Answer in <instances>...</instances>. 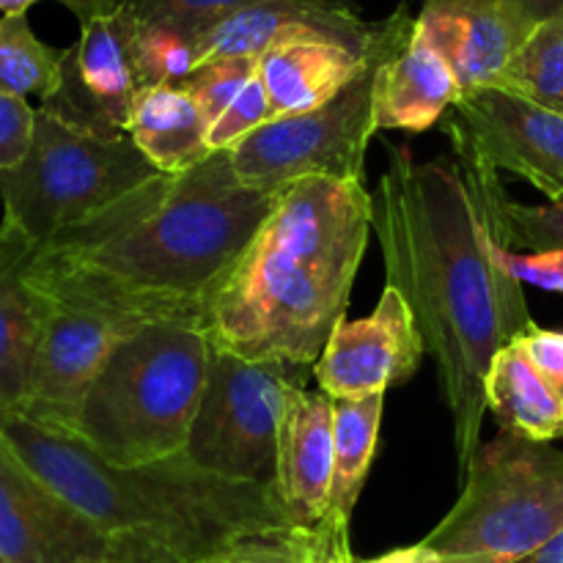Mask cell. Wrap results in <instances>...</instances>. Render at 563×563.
<instances>
[{"label": "cell", "mask_w": 563, "mask_h": 563, "mask_svg": "<svg viewBox=\"0 0 563 563\" xmlns=\"http://www.w3.org/2000/svg\"><path fill=\"white\" fill-rule=\"evenodd\" d=\"M385 148L388 168L372 190V229L388 284L405 295L438 366L465 476L482 445L493 357L537 322L522 284L500 264V242L460 163H418L407 146Z\"/></svg>", "instance_id": "1"}, {"label": "cell", "mask_w": 563, "mask_h": 563, "mask_svg": "<svg viewBox=\"0 0 563 563\" xmlns=\"http://www.w3.org/2000/svg\"><path fill=\"white\" fill-rule=\"evenodd\" d=\"M275 203L278 196L242 185L231 152H212L42 242L27 284L38 300L91 308L130 328L203 330L214 291Z\"/></svg>", "instance_id": "2"}, {"label": "cell", "mask_w": 563, "mask_h": 563, "mask_svg": "<svg viewBox=\"0 0 563 563\" xmlns=\"http://www.w3.org/2000/svg\"><path fill=\"white\" fill-rule=\"evenodd\" d=\"M368 234L363 181L313 176L286 187L209 302V344L245 361L313 366L346 319Z\"/></svg>", "instance_id": "3"}, {"label": "cell", "mask_w": 563, "mask_h": 563, "mask_svg": "<svg viewBox=\"0 0 563 563\" xmlns=\"http://www.w3.org/2000/svg\"><path fill=\"white\" fill-rule=\"evenodd\" d=\"M0 440L108 542L141 539L179 563H207L247 533L291 528L273 484L214 476L181 454L110 465L75 434L20 412L0 416Z\"/></svg>", "instance_id": "4"}, {"label": "cell", "mask_w": 563, "mask_h": 563, "mask_svg": "<svg viewBox=\"0 0 563 563\" xmlns=\"http://www.w3.org/2000/svg\"><path fill=\"white\" fill-rule=\"evenodd\" d=\"M207 333L176 322L135 330L97 374L64 432L110 465L137 467L185 451L209 366Z\"/></svg>", "instance_id": "5"}, {"label": "cell", "mask_w": 563, "mask_h": 563, "mask_svg": "<svg viewBox=\"0 0 563 563\" xmlns=\"http://www.w3.org/2000/svg\"><path fill=\"white\" fill-rule=\"evenodd\" d=\"M563 531V451L500 432L478 445L454 509L421 539L440 563H517Z\"/></svg>", "instance_id": "6"}, {"label": "cell", "mask_w": 563, "mask_h": 563, "mask_svg": "<svg viewBox=\"0 0 563 563\" xmlns=\"http://www.w3.org/2000/svg\"><path fill=\"white\" fill-rule=\"evenodd\" d=\"M416 33L407 9L377 20L366 69L322 108L284 115L258 126L229 148L236 176L245 187L280 196L302 179L363 181L366 152L377 132V86L383 66Z\"/></svg>", "instance_id": "7"}, {"label": "cell", "mask_w": 563, "mask_h": 563, "mask_svg": "<svg viewBox=\"0 0 563 563\" xmlns=\"http://www.w3.org/2000/svg\"><path fill=\"white\" fill-rule=\"evenodd\" d=\"M157 176L159 170L130 135H93L36 108L25 159L0 170L3 218L42 245L60 231L88 223Z\"/></svg>", "instance_id": "8"}, {"label": "cell", "mask_w": 563, "mask_h": 563, "mask_svg": "<svg viewBox=\"0 0 563 563\" xmlns=\"http://www.w3.org/2000/svg\"><path fill=\"white\" fill-rule=\"evenodd\" d=\"M313 366L289 361H245L209 350L207 385L181 456L234 478L273 484L278 423L289 390L308 388Z\"/></svg>", "instance_id": "9"}, {"label": "cell", "mask_w": 563, "mask_h": 563, "mask_svg": "<svg viewBox=\"0 0 563 563\" xmlns=\"http://www.w3.org/2000/svg\"><path fill=\"white\" fill-rule=\"evenodd\" d=\"M456 157L531 181L563 201V113L500 88L465 91L443 119Z\"/></svg>", "instance_id": "10"}, {"label": "cell", "mask_w": 563, "mask_h": 563, "mask_svg": "<svg viewBox=\"0 0 563 563\" xmlns=\"http://www.w3.org/2000/svg\"><path fill=\"white\" fill-rule=\"evenodd\" d=\"M135 33L137 16L124 5L80 25V38L66 47L58 88L38 108L93 135H126L141 91L132 64Z\"/></svg>", "instance_id": "11"}, {"label": "cell", "mask_w": 563, "mask_h": 563, "mask_svg": "<svg viewBox=\"0 0 563 563\" xmlns=\"http://www.w3.org/2000/svg\"><path fill=\"white\" fill-rule=\"evenodd\" d=\"M135 330L141 328L91 308L42 300V330L20 416L53 429L69 427L108 357Z\"/></svg>", "instance_id": "12"}, {"label": "cell", "mask_w": 563, "mask_h": 563, "mask_svg": "<svg viewBox=\"0 0 563 563\" xmlns=\"http://www.w3.org/2000/svg\"><path fill=\"white\" fill-rule=\"evenodd\" d=\"M427 344L405 295L385 284L372 317L341 319L313 379L330 399H366L410 383L421 368Z\"/></svg>", "instance_id": "13"}, {"label": "cell", "mask_w": 563, "mask_h": 563, "mask_svg": "<svg viewBox=\"0 0 563 563\" xmlns=\"http://www.w3.org/2000/svg\"><path fill=\"white\" fill-rule=\"evenodd\" d=\"M539 22L520 0H423L416 31L443 55L465 93L493 88Z\"/></svg>", "instance_id": "14"}, {"label": "cell", "mask_w": 563, "mask_h": 563, "mask_svg": "<svg viewBox=\"0 0 563 563\" xmlns=\"http://www.w3.org/2000/svg\"><path fill=\"white\" fill-rule=\"evenodd\" d=\"M110 555V542L49 493L0 440V561L75 563Z\"/></svg>", "instance_id": "15"}, {"label": "cell", "mask_w": 563, "mask_h": 563, "mask_svg": "<svg viewBox=\"0 0 563 563\" xmlns=\"http://www.w3.org/2000/svg\"><path fill=\"white\" fill-rule=\"evenodd\" d=\"M374 33L366 42H352L317 25H297L286 31L258 58V71L267 86L275 119L308 113L344 91L372 58Z\"/></svg>", "instance_id": "16"}, {"label": "cell", "mask_w": 563, "mask_h": 563, "mask_svg": "<svg viewBox=\"0 0 563 563\" xmlns=\"http://www.w3.org/2000/svg\"><path fill=\"white\" fill-rule=\"evenodd\" d=\"M333 484V399L324 390H289L275 443L273 489L291 526L313 528L328 515Z\"/></svg>", "instance_id": "17"}, {"label": "cell", "mask_w": 563, "mask_h": 563, "mask_svg": "<svg viewBox=\"0 0 563 563\" xmlns=\"http://www.w3.org/2000/svg\"><path fill=\"white\" fill-rule=\"evenodd\" d=\"M36 242L9 218L0 220V416L25 405L33 352L42 330V300L27 284Z\"/></svg>", "instance_id": "18"}, {"label": "cell", "mask_w": 563, "mask_h": 563, "mask_svg": "<svg viewBox=\"0 0 563 563\" xmlns=\"http://www.w3.org/2000/svg\"><path fill=\"white\" fill-rule=\"evenodd\" d=\"M297 25H317L352 42H366L374 22L363 20L361 11L324 9L300 0H269L234 11L192 36V64L198 69L218 58H262L286 31Z\"/></svg>", "instance_id": "19"}, {"label": "cell", "mask_w": 563, "mask_h": 563, "mask_svg": "<svg viewBox=\"0 0 563 563\" xmlns=\"http://www.w3.org/2000/svg\"><path fill=\"white\" fill-rule=\"evenodd\" d=\"M460 97L462 88L451 66L416 31L379 71L377 130L421 135L440 124Z\"/></svg>", "instance_id": "20"}, {"label": "cell", "mask_w": 563, "mask_h": 563, "mask_svg": "<svg viewBox=\"0 0 563 563\" xmlns=\"http://www.w3.org/2000/svg\"><path fill=\"white\" fill-rule=\"evenodd\" d=\"M126 135L159 174H181L209 157V121L179 86L137 91Z\"/></svg>", "instance_id": "21"}, {"label": "cell", "mask_w": 563, "mask_h": 563, "mask_svg": "<svg viewBox=\"0 0 563 563\" xmlns=\"http://www.w3.org/2000/svg\"><path fill=\"white\" fill-rule=\"evenodd\" d=\"M484 399L500 432L520 434L533 443H555L563 438V399L517 344L504 346L493 357L484 379Z\"/></svg>", "instance_id": "22"}, {"label": "cell", "mask_w": 563, "mask_h": 563, "mask_svg": "<svg viewBox=\"0 0 563 563\" xmlns=\"http://www.w3.org/2000/svg\"><path fill=\"white\" fill-rule=\"evenodd\" d=\"M385 394L366 399H333V484L328 511L344 520L355 515L366 487L368 467L377 454Z\"/></svg>", "instance_id": "23"}, {"label": "cell", "mask_w": 563, "mask_h": 563, "mask_svg": "<svg viewBox=\"0 0 563 563\" xmlns=\"http://www.w3.org/2000/svg\"><path fill=\"white\" fill-rule=\"evenodd\" d=\"M460 168L465 170L467 181L476 190L495 240L509 251L520 253H544L563 247V201L548 203H517L506 196L500 176L476 159L456 157Z\"/></svg>", "instance_id": "24"}, {"label": "cell", "mask_w": 563, "mask_h": 563, "mask_svg": "<svg viewBox=\"0 0 563 563\" xmlns=\"http://www.w3.org/2000/svg\"><path fill=\"white\" fill-rule=\"evenodd\" d=\"M493 88L563 113V5L539 22Z\"/></svg>", "instance_id": "25"}, {"label": "cell", "mask_w": 563, "mask_h": 563, "mask_svg": "<svg viewBox=\"0 0 563 563\" xmlns=\"http://www.w3.org/2000/svg\"><path fill=\"white\" fill-rule=\"evenodd\" d=\"M66 49L44 44L27 14L0 16V88L16 97L49 99L60 82Z\"/></svg>", "instance_id": "26"}, {"label": "cell", "mask_w": 563, "mask_h": 563, "mask_svg": "<svg viewBox=\"0 0 563 563\" xmlns=\"http://www.w3.org/2000/svg\"><path fill=\"white\" fill-rule=\"evenodd\" d=\"M256 3H269V0H119V5L130 9L143 25H168L190 38L207 31L214 22L234 14V11ZM300 3L324 5V9L339 11H357L355 0H300Z\"/></svg>", "instance_id": "27"}, {"label": "cell", "mask_w": 563, "mask_h": 563, "mask_svg": "<svg viewBox=\"0 0 563 563\" xmlns=\"http://www.w3.org/2000/svg\"><path fill=\"white\" fill-rule=\"evenodd\" d=\"M132 64H135V80L141 91L157 86H179L196 69L190 36L168 25L137 22L135 42H132Z\"/></svg>", "instance_id": "28"}, {"label": "cell", "mask_w": 563, "mask_h": 563, "mask_svg": "<svg viewBox=\"0 0 563 563\" xmlns=\"http://www.w3.org/2000/svg\"><path fill=\"white\" fill-rule=\"evenodd\" d=\"M256 69L258 58H218L198 66L192 75L179 82V88H185L196 99L203 119L212 126L223 115V110L234 102L236 93L247 86V80L256 75Z\"/></svg>", "instance_id": "29"}, {"label": "cell", "mask_w": 563, "mask_h": 563, "mask_svg": "<svg viewBox=\"0 0 563 563\" xmlns=\"http://www.w3.org/2000/svg\"><path fill=\"white\" fill-rule=\"evenodd\" d=\"M275 121L273 104H269L267 86L262 80V71L256 69V75L247 80V86L236 93L234 102L223 110L218 121L209 126V152H229L234 143H240L242 137H247L251 132H256L258 126Z\"/></svg>", "instance_id": "30"}, {"label": "cell", "mask_w": 563, "mask_h": 563, "mask_svg": "<svg viewBox=\"0 0 563 563\" xmlns=\"http://www.w3.org/2000/svg\"><path fill=\"white\" fill-rule=\"evenodd\" d=\"M311 528H278L234 539L207 563H308Z\"/></svg>", "instance_id": "31"}, {"label": "cell", "mask_w": 563, "mask_h": 563, "mask_svg": "<svg viewBox=\"0 0 563 563\" xmlns=\"http://www.w3.org/2000/svg\"><path fill=\"white\" fill-rule=\"evenodd\" d=\"M36 108L27 99L0 88V170H11L25 159L33 141Z\"/></svg>", "instance_id": "32"}, {"label": "cell", "mask_w": 563, "mask_h": 563, "mask_svg": "<svg viewBox=\"0 0 563 563\" xmlns=\"http://www.w3.org/2000/svg\"><path fill=\"white\" fill-rule=\"evenodd\" d=\"M498 256L506 273L520 280V284H531L544 291H559V295H563V247L561 251L544 253H520L500 245Z\"/></svg>", "instance_id": "33"}, {"label": "cell", "mask_w": 563, "mask_h": 563, "mask_svg": "<svg viewBox=\"0 0 563 563\" xmlns=\"http://www.w3.org/2000/svg\"><path fill=\"white\" fill-rule=\"evenodd\" d=\"M511 344L520 346L522 355L542 374L544 383L563 399V330H550L533 324L531 330H526Z\"/></svg>", "instance_id": "34"}, {"label": "cell", "mask_w": 563, "mask_h": 563, "mask_svg": "<svg viewBox=\"0 0 563 563\" xmlns=\"http://www.w3.org/2000/svg\"><path fill=\"white\" fill-rule=\"evenodd\" d=\"M352 520L339 515H324L311 528V548H308V563H361L352 553L350 537Z\"/></svg>", "instance_id": "35"}, {"label": "cell", "mask_w": 563, "mask_h": 563, "mask_svg": "<svg viewBox=\"0 0 563 563\" xmlns=\"http://www.w3.org/2000/svg\"><path fill=\"white\" fill-rule=\"evenodd\" d=\"M110 559L113 563H179L168 553L157 550L154 544L141 542V539H113L110 542Z\"/></svg>", "instance_id": "36"}, {"label": "cell", "mask_w": 563, "mask_h": 563, "mask_svg": "<svg viewBox=\"0 0 563 563\" xmlns=\"http://www.w3.org/2000/svg\"><path fill=\"white\" fill-rule=\"evenodd\" d=\"M58 3H64L80 20V25H86V22L97 20V16L110 14L119 5V0H58Z\"/></svg>", "instance_id": "37"}, {"label": "cell", "mask_w": 563, "mask_h": 563, "mask_svg": "<svg viewBox=\"0 0 563 563\" xmlns=\"http://www.w3.org/2000/svg\"><path fill=\"white\" fill-rule=\"evenodd\" d=\"M366 563H440V559L432 553V550H427L421 542H418L412 544V548L394 550V553H385L379 555V559L366 561Z\"/></svg>", "instance_id": "38"}, {"label": "cell", "mask_w": 563, "mask_h": 563, "mask_svg": "<svg viewBox=\"0 0 563 563\" xmlns=\"http://www.w3.org/2000/svg\"><path fill=\"white\" fill-rule=\"evenodd\" d=\"M517 563H563V531L559 537L550 539L548 544H542L539 550H533L531 555L520 559Z\"/></svg>", "instance_id": "39"}, {"label": "cell", "mask_w": 563, "mask_h": 563, "mask_svg": "<svg viewBox=\"0 0 563 563\" xmlns=\"http://www.w3.org/2000/svg\"><path fill=\"white\" fill-rule=\"evenodd\" d=\"M522 5H526L528 11H531L537 20H544V16H550L553 11H559L563 5V0H520Z\"/></svg>", "instance_id": "40"}, {"label": "cell", "mask_w": 563, "mask_h": 563, "mask_svg": "<svg viewBox=\"0 0 563 563\" xmlns=\"http://www.w3.org/2000/svg\"><path fill=\"white\" fill-rule=\"evenodd\" d=\"M36 3H42V0H0V11L3 14H27V9Z\"/></svg>", "instance_id": "41"}, {"label": "cell", "mask_w": 563, "mask_h": 563, "mask_svg": "<svg viewBox=\"0 0 563 563\" xmlns=\"http://www.w3.org/2000/svg\"><path fill=\"white\" fill-rule=\"evenodd\" d=\"M75 563H113V559H110V555H102V559H80Z\"/></svg>", "instance_id": "42"}, {"label": "cell", "mask_w": 563, "mask_h": 563, "mask_svg": "<svg viewBox=\"0 0 563 563\" xmlns=\"http://www.w3.org/2000/svg\"><path fill=\"white\" fill-rule=\"evenodd\" d=\"M0 563H3V561H0Z\"/></svg>", "instance_id": "43"}]
</instances>
